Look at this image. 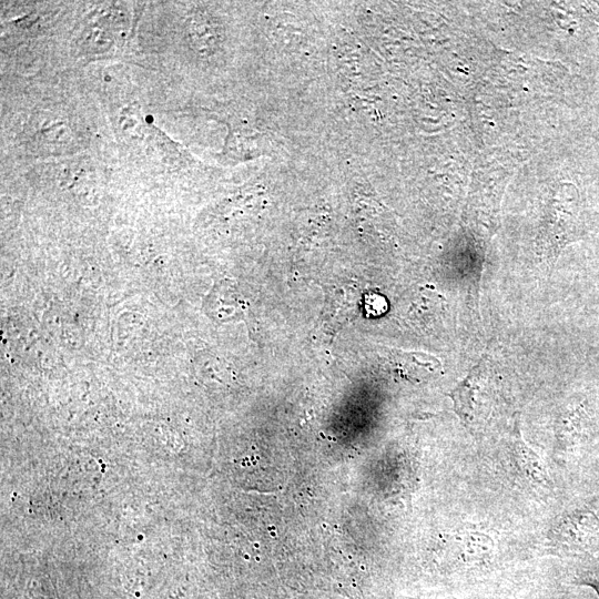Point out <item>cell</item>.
Masks as SVG:
<instances>
[{"instance_id":"cell-1","label":"cell","mask_w":599,"mask_h":599,"mask_svg":"<svg viewBox=\"0 0 599 599\" xmlns=\"http://www.w3.org/2000/svg\"><path fill=\"white\" fill-rule=\"evenodd\" d=\"M454 409L468 428L489 418L496 403V380L487 357H483L450 392Z\"/></svg>"},{"instance_id":"cell-2","label":"cell","mask_w":599,"mask_h":599,"mask_svg":"<svg viewBox=\"0 0 599 599\" xmlns=\"http://www.w3.org/2000/svg\"><path fill=\"white\" fill-rule=\"evenodd\" d=\"M548 541L561 550L599 547V511L589 505L567 509L549 528Z\"/></svg>"},{"instance_id":"cell-3","label":"cell","mask_w":599,"mask_h":599,"mask_svg":"<svg viewBox=\"0 0 599 599\" xmlns=\"http://www.w3.org/2000/svg\"><path fill=\"white\" fill-rule=\"evenodd\" d=\"M444 544L447 558L458 569L485 566L491 561L496 551L494 538L475 528L458 529Z\"/></svg>"},{"instance_id":"cell-4","label":"cell","mask_w":599,"mask_h":599,"mask_svg":"<svg viewBox=\"0 0 599 599\" xmlns=\"http://www.w3.org/2000/svg\"><path fill=\"white\" fill-rule=\"evenodd\" d=\"M508 450L515 469L527 481L548 487L550 476L542 458L527 444L521 434L519 417L516 418L508 439Z\"/></svg>"},{"instance_id":"cell-5","label":"cell","mask_w":599,"mask_h":599,"mask_svg":"<svg viewBox=\"0 0 599 599\" xmlns=\"http://www.w3.org/2000/svg\"><path fill=\"white\" fill-rule=\"evenodd\" d=\"M586 410L582 404H571L562 408L555 420L556 453L565 454L571 448L581 435Z\"/></svg>"},{"instance_id":"cell-6","label":"cell","mask_w":599,"mask_h":599,"mask_svg":"<svg viewBox=\"0 0 599 599\" xmlns=\"http://www.w3.org/2000/svg\"><path fill=\"white\" fill-rule=\"evenodd\" d=\"M580 583L592 588L599 596V578L586 577L580 581Z\"/></svg>"}]
</instances>
